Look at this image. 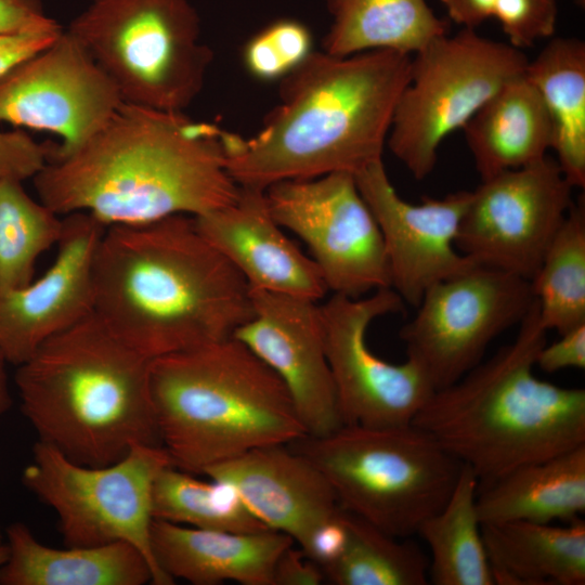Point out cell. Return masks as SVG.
Returning a JSON list of instances; mask_svg holds the SVG:
<instances>
[{
  "instance_id": "5",
  "label": "cell",
  "mask_w": 585,
  "mask_h": 585,
  "mask_svg": "<svg viewBox=\"0 0 585 585\" xmlns=\"http://www.w3.org/2000/svg\"><path fill=\"white\" fill-rule=\"evenodd\" d=\"M151 363L92 313L16 366L21 412L39 441L87 466L115 463L135 444L161 445Z\"/></svg>"
},
{
  "instance_id": "7",
  "label": "cell",
  "mask_w": 585,
  "mask_h": 585,
  "mask_svg": "<svg viewBox=\"0 0 585 585\" xmlns=\"http://www.w3.org/2000/svg\"><path fill=\"white\" fill-rule=\"evenodd\" d=\"M287 445L323 473L343 509L400 538L417 534L444 505L463 468L413 422L343 425Z\"/></svg>"
},
{
  "instance_id": "11",
  "label": "cell",
  "mask_w": 585,
  "mask_h": 585,
  "mask_svg": "<svg viewBox=\"0 0 585 585\" xmlns=\"http://www.w3.org/2000/svg\"><path fill=\"white\" fill-rule=\"evenodd\" d=\"M534 302L530 281L474 264L429 287L399 337L438 390L478 365L487 346L520 324Z\"/></svg>"
},
{
  "instance_id": "24",
  "label": "cell",
  "mask_w": 585,
  "mask_h": 585,
  "mask_svg": "<svg viewBox=\"0 0 585 585\" xmlns=\"http://www.w3.org/2000/svg\"><path fill=\"white\" fill-rule=\"evenodd\" d=\"M477 509L482 524L581 519L585 512V444L522 465L479 486Z\"/></svg>"
},
{
  "instance_id": "23",
  "label": "cell",
  "mask_w": 585,
  "mask_h": 585,
  "mask_svg": "<svg viewBox=\"0 0 585 585\" xmlns=\"http://www.w3.org/2000/svg\"><path fill=\"white\" fill-rule=\"evenodd\" d=\"M463 130L481 180L536 162L551 150L548 112L525 74L497 91Z\"/></svg>"
},
{
  "instance_id": "31",
  "label": "cell",
  "mask_w": 585,
  "mask_h": 585,
  "mask_svg": "<svg viewBox=\"0 0 585 585\" xmlns=\"http://www.w3.org/2000/svg\"><path fill=\"white\" fill-rule=\"evenodd\" d=\"M154 519L205 530L261 532L269 529L227 483L204 481L193 473L166 466L152 493Z\"/></svg>"
},
{
  "instance_id": "29",
  "label": "cell",
  "mask_w": 585,
  "mask_h": 585,
  "mask_svg": "<svg viewBox=\"0 0 585 585\" xmlns=\"http://www.w3.org/2000/svg\"><path fill=\"white\" fill-rule=\"evenodd\" d=\"M347 540L323 569L335 585H425L429 558L414 542L395 537L343 509Z\"/></svg>"
},
{
  "instance_id": "12",
  "label": "cell",
  "mask_w": 585,
  "mask_h": 585,
  "mask_svg": "<svg viewBox=\"0 0 585 585\" xmlns=\"http://www.w3.org/2000/svg\"><path fill=\"white\" fill-rule=\"evenodd\" d=\"M265 196L276 222L307 245L333 294L360 298L391 287L380 229L353 174L281 181Z\"/></svg>"
},
{
  "instance_id": "35",
  "label": "cell",
  "mask_w": 585,
  "mask_h": 585,
  "mask_svg": "<svg viewBox=\"0 0 585 585\" xmlns=\"http://www.w3.org/2000/svg\"><path fill=\"white\" fill-rule=\"evenodd\" d=\"M54 144L40 143L23 129H0V181L34 179L50 160Z\"/></svg>"
},
{
  "instance_id": "37",
  "label": "cell",
  "mask_w": 585,
  "mask_h": 585,
  "mask_svg": "<svg viewBox=\"0 0 585 585\" xmlns=\"http://www.w3.org/2000/svg\"><path fill=\"white\" fill-rule=\"evenodd\" d=\"M39 0H0V34L58 30Z\"/></svg>"
},
{
  "instance_id": "42",
  "label": "cell",
  "mask_w": 585,
  "mask_h": 585,
  "mask_svg": "<svg viewBox=\"0 0 585 585\" xmlns=\"http://www.w3.org/2000/svg\"><path fill=\"white\" fill-rule=\"evenodd\" d=\"M9 559V546L6 543L0 542V569Z\"/></svg>"
},
{
  "instance_id": "26",
  "label": "cell",
  "mask_w": 585,
  "mask_h": 585,
  "mask_svg": "<svg viewBox=\"0 0 585 585\" xmlns=\"http://www.w3.org/2000/svg\"><path fill=\"white\" fill-rule=\"evenodd\" d=\"M332 17L323 51L338 56L370 50L414 54L447 34L426 0H324Z\"/></svg>"
},
{
  "instance_id": "19",
  "label": "cell",
  "mask_w": 585,
  "mask_h": 585,
  "mask_svg": "<svg viewBox=\"0 0 585 585\" xmlns=\"http://www.w3.org/2000/svg\"><path fill=\"white\" fill-rule=\"evenodd\" d=\"M203 474L230 484L261 522L303 551L341 507L323 473L287 444L253 448Z\"/></svg>"
},
{
  "instance_id": "14",
  "label": "cell",
  "mask_w": 585,
  "mask_h": 585,
  "mask_svg": "<svg viewBox=\"0 0 585 585\" xmlns=\"http://www.w3.org/2000/svg\"><path fill=\"white\" fill-rule=\"evenodd\" d=\"M404 303L395 290L386 287L360 298L333 294L321 304L325 351L344 425L410 424L434 392L415 361L390 363L367 344L370 323L401 312Z\"/></svg>"
},
{
  "instance_id": "16",
  "label": "cell",
  "mask_w": 585,
  "mask_h": 585,
  "mask_svg": "<svg viewBox=\"0 0 585 585\" xmlns=\"http://www.w3.org/2000/svg\"><path fill=\"white\" fill-rule=\"evenodd\" d=\"M354 179L380 229L391 288L405 303L416 308L433 284L476 264L455 245L470 191L408 203L396 193L382 160L364 168Z\"/></svg>"
},
{
  "instance_id": "32",
  "label": "cell",
  "mask_w": 585,
  "mask_h": 585,
  "mask_svg": "<svg viewBox=\"0 0 585 585\" xmlns=\"http://www.w3.org/2000/svg\"><path fill=\"white\" fill-rule=\"evenodd\" d=\"M63 227V217L30 196L22 181H0V292L35 278L38 259L57 245Z\"/></svg>"
},
{
  "instance_id": "17",
  "label": "cell",
  "mask_w": 585,
  "mask_h": 585,
  "mask_svg": "<svg viewBox=\"0 0 585 585\" xmlns=\"http://www.w3.org/2000/svg\"><path fill=\"white\" fill-rule=\"evenodd\" d=\"M253 314L233 338L283 381L306 432L324 437L343 424L328 365L316 300L250 289Z\"/></svg>"
},
{
  "instance_id": "4",
  "label": "cell",
  "mask_w": 585,
  "mask_h": 585,
  "mask_svg": "<svg viewBox=\"0 0 585 585\" xmlns=\"http://www.w3.org/2000/svg\"><path fill=\"white\" fill-rule=\"evenodd\" d=\"M546 332L535 299L510 343L434 390L412 421L469 467L479 486L585 444V390L533 373Z\"/></svg>"
},
{
  "instance_id": "36",
  "label": "cell",
  "mask_w": 585,
  "mask_h": 585,
  "mask_svg": "<svg viewBox=\"0 0 585 585\" xmlns=\"http://www.w3.org/2000/svg\"><path fill=\"white\" fill-rule=\"evenodd\" d=\"M542 370L556 373L566 368H585V324L573 328L550 344L545 343L535 360Z\"/></svg>"
},
{
  "instance_id": "22",
  "label": "cell",
  "mask_w": 585,
  "mask_h": 585,
  "mask_svg": "<svg viewBox=\"0 0 585 585\" xmlns=\"http://www.w3.org/2000/svg\"><path fill=\"white\" fill-rule=\"evenodd\" d=\"M9 559L1 585H144L153 583L145 556L133 545L48 546L23 522L6 528Z\"/></svg>"
},
{
  "instance_id": "34",
  "label": "cell",
  "mask_w": 585,
  "mask_h": 585,
  "mask_svg": "<svg viewBox=\"0 0 585 585\" xmlns=\"http://www.w3.org/2000/svg\"><path fill=\"white\" fill-rule=\"evenodd\" d=\"M493 17L500 24L508 43L525 49L556 31L557 0H497Z\"/></svg>"
},
{
  "instance_id": "30",
  "label": "cell",
  "mask_w": 585,
  "mask_h": 585,
  "mask_svg": "<svg viewBox=\"0 0 585 585\" xmlns=\"http://www.w3.org/2000/svg\"><path fill=\"white\" fill-rule=\"evenodd\" d=\"M540 321L562 335L585 324V202L580 196L530 281Z\"/></svg>"
},
{
  "instance_id": "33",
  "label": "cell",
  "mask_w": 585,
  "mask_h": 585,
  "mask_svg": "<svg viewBox=\"0 0 585 585\" xmlns=\"http://www.w3.org/2000/svg\"><path fill=\"white\" fill-rule=\"evenodd\" d=\"M312 46L311 30L302 22L281 18L246 42L243 63L248 74L258 80H281L313 52Z\"/></svg>"
},
{
  "instance_id": "38",
  "label": "cell",
  "mask_w": 585,
  "mask_h": 585,
  "mask_svg": "<svg viewBox=\"0 0 585 585\" xmlns=\"http://www.w3.org/2000/svg\"><path fill=\"white\" fill-rule=\"evenodd\" d=\"M58 30L0 34V79L23 61L52 43Z\"/></svg>"
},
{
  "instance_id": "2",
  "label": "cell",
  "mask_w": 585,
  "mask_h": 585,
  "mask_svg": "<svg viewBox=\"0 0 585 585\" xmlns=\"http://www.w3.org/2000/svg\"><path fill=\"white\" fill-rule=\"evenodd\" d=\"M93 289V313L150 360L231 338L253 314L245 278L186 214L106 227Z\"/></svg>"
},
{
  "instance_id": "3",
  "label": "cell",
  "mask_w": 585,
  "mask_h": 585,
  "mask_svg": "<svg viewBox=\"0 0 585 585\" xmlns=\"http://www.w3.org/2000/svg\"><path fill=\"white\" fill-rule=\"evenodd\" d=\"M413 54L313 51L281 79L280 101L246 140L223 131L225 166L238 186L265 191L286 180L356 174L382 160Z\"/></svg>"
},
{
  "instance_id": "39",
  "label": "cell",
  "mask_w": 585,
  "mask_h": 585,
  "mask_svg": "<svg viewBox=\"0 0 585 585\" xmlns=\"http://www.w3.org/2000/svg\"><path fill=\"white\" fill-rule=\"evenodd\" d=\"M324 581L322 568L292 545L280 555L273 569L272 585H320Z\"/></svg>"
},
{
  "instance_id": "41",
  "label": "cell",
  "mask_w": 585,
  "mask_h": 585,
  "mask_svg": "<svg viewBox=\"0 0 585 585\" xmlns=\"http://www.w3.org/2000/svg\"><path fill=\"white\" fill-rule=\"evenodd\" d=\"M9 363L0 353V417L3 416L12 406V394L8 375Z\"/></svg>"
},
{
  "instance_id": "10",
  "label": "cell",
  "mask_w": 585,
  "mask_h": 585,
  "mask_svg": "<svg viewBox=\"0 0 585 585\" xmlns=\"http://www.w3.org/2000/svg\"><path fill=\"white\" fill-rule=\"evenodd\" d=\"M168 465L172 463L161 445L135 444L115 463L87 466L38 440L22 481L56 514L66 546L129 543L150 562L152 584L171 585L151 547L153 486Z\"/></svg>"
},
{
  "instance_id": "40",
  "label": "cell",
  "mask_w": 585,
  "mask_h": 585,
  "mask_svg": "<svg viewBox=\"0 0 585 585\" xmlns=\"http://www.w3.org/2000/svg\"><path fill=\"white\" fill-rule=\"evenodd\" d=\"M448 17L464 28L474 29L493 17L497 0H440Z\"/></svg>"
},
{
  "instance_id": "8",
  "label": "cell",
  "mask_w": 585,
  "mask_h": 585,
  "mask_svg": "<svg viewBox=\"0 0 585 585\" xmlns=\"http://www.w3.org/2000/svg\"><path fill=\"white\" fill-rule=\"evenodd\" d=\"M66 30L126 104L145 108L183 113L213 60L188 0H91Z\"/></svg>"
},
{
  "instance_id": "43",
  "label": "cell",
  "mask_w": 585,
  "mask_h": 585,
  "mask_svg": "<svg viewBox=\"0 0 585 585\" xmlns=\"http://www.w3.org/2000/svg\"><path fill=\"white\" fill-rule=\"evenodd\" d=\"M0 542H2V534H1V531H0Z\"/></svg>"
},
{
  "instance_id": "6",
  "label": "cell",
  "mask_w": 585,
  "mask_h": 585,
  "mask_svg": "<svg viewBox=\"0 0 585 585\" xmlns=\"http://www.w3.org/2000/svg\"><path fill=\"white\" fill-rule=\"evenodd\" d=\"M150 385L160 444L193 474L307 435L283 381L233 337L152 360Z\"/></svg>"
},
{
  "instance_id": "25",
  "label": "cell",
  "mask_w": 585,
  "mask_h": 585,
  "mask_svg": "<svg viewBox=\"0 0 585 585\" xmlns=\"http://www.w3.org/2000/svg\"><path fill=\"white\" fill-rule=\"evenodd\" d=\"M494 585L585 584V522L482 524Z\"/></svg>"
},
{
  "instance_id": "27",
  "label": "cell",
  "mask_w": 585,
  "mask_h": 585,
  "mask_svg": "<svg viewBox=\"0 0 585 585\" xmlns=\"http://www.w3.org/2000/svg\"><path fill=\"white\" fill-rule=\"evenodd\" d=\"M548 112L551 150L573 187L585 186V43L552 38L525 68Z\"/></svg>"
},
{
  "instance_id": "9",
  "label": "cell",
  "mask_w": 585,
  "mask_h": 585,
  "mask_svg": "<svg viewBox=\"0 0 585 585\" xmlns=\"http://www.w3.org/2000/svg\"><path fill=\"white\" fill-rule=\"evenodd\" d=\"M413 55L386 144L416 180H424L434 169L444 139L522 76L529 58L472 28L438 37Z\"/></svg>"
},
{
  "instance_id": "1",
  "label": "cell",
  "mask_w": 585,
  "mask_h": 585,
  "mask_svg": "<svg viewBox=\"0 0 585 585\" xmlns=\"http://www.w3.org/2000/svg\"><path fill=\"white\" fill-rule=\"evenodd\" d=\"M222 132L125 103L76 150L50 158L32 179L37 197L62 217L87 212L106 227L205 214L239 193Z\"/></svg>"
},
{
  "instance_id": "18",
  "label": "cell",
  "mask_w": 585,
  "mask_h": 585,
  "mask_svg": "<svg viewBox=\"0 0 585 585\" xmlns=\"http://www.w3.org/2000/svg\"><path fill=\"white\" fill-rule=\"evenodd\" d=\"M63 220L55 258L44 273L0 292V353L14 366L93 313L94 258L106 226L87 212Z\"/></svg>"
},
{
  "instance_id": "13",
  "label": "cell",
  "mask_w": 585,
  "mask_h": 585,
  "mask_svg": "<svg viewBox=\"0 0 585 585\" xmlns=\"http://www.w3.org/2000/svg\"><path fill=\"white\" fill-rule=\"evenodd\" d=\"M573 188L548 155L481 180L455 245L476 264L531 281L574 203Z\"/></svg>"
},
{
  "instance_id": "20",
  "label": "cell",
  "mask_w": 585,
  "mask_h": 585,
  "mask_svg": "<svg viewBox=\"0 0 585 585\" xmlns=\"http://www.w3.org/2000/svg\"><path fill=\"white\" fill-rule=\"evenodd\" d=\"M194 219L203 236L240 273L250 289L316 301L328 291L315 262L272 216L265 191L239 186L232 204Z\"/></svg>"
},
{
  "instance_id": "15",
  "label": "cell",
  "mask_w": 585,
  "mask_h": 585,
  "mask_svg": "<svg viewBox=\"0 0 585 585\" xmlns=\"http://www.w3.org/2000/svg\"><path fill=\"white\" fill-rule=\"evenodd\" d=\"M123 104L114 82L67 30L0 79V122L57 135L51 157L76 150Z\"/></svg>"
},
{
  "instance_id": "28",
  "label": "cell",
  "mask_w": 585,
  "mask_h": 585,
  "mask_svg": "<svg viewBox=\"0 0 585 585\" xmlns=\"http://www.w3.org/2000/svg\"><path fill=\"white\" fill-rule=\"evenodd\" d=\"M478 490V478L463 465L447 500L417 531L429 549L431 584L494 585L477 509Z\"/></svg>"
},
{
  "instance_id": "21",
  "label": "cell",
  "mask_w": 585,
  "mask_h": 585,
  "mask_svg": "<svg viewBox=\"0 0 585 585\" xmlns=\"http://www.w3.org/2000/svg\"><path fill=\"white\" fill-rule=\"evenodd\" d=\"M294 543L275 530H205L158 519L151 528L152 554L158 569L171 581L181 578L194 585L226 581L272 585L277 558Z\"/></svg>"
}]
</instances>
